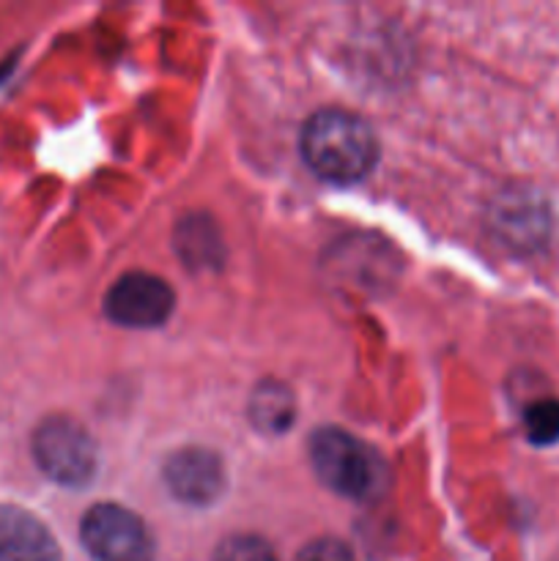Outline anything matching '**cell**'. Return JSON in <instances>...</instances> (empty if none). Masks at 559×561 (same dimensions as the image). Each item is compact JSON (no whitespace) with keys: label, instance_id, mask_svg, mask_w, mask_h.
<instances>
[{"label":"cell","instance_id":"6da1fadb","mask_svg":"<svg viewBox=\"0 0 559 561\" xmlns=\"http://www.w3.org/2000/svg\"><path fill=\"white\" fill-rule=\"evenodd\" d=\"M301 157L321 179L354 184L365 179L378 159V142L360 115L321 110L301 129Z\"/></svg>","mask_w":559,"mask_h":561},{"label":"cell","instance_id":"7a4b0ae2","mask_svg":"<svg viewBox=\"0 0 559 561\" xmlns=\"http://www.w3.org/2000/svg\"><path fill=\"white\" fill-rule=\"evenodd\" d=\"M316 474L327 488L349 499H376L387 488V469L378 453L340 427L316 431L310 442Z\"/></svg>","mask_w":559,"mask_h":561},{"label":"cell","instance_id":"3957f363","mask_svg":"<svg viewBox=\"0 0 559 561\" xmlns=\"http://www.w3.org/2000/svg\"><path fill=\"white\" fill-rule=\"evenodd\" d=\"M33 458L58 485L80 488L96 474V447L69 416H49L33 433Z\"/></svg>","mask_w":559,"mask_h":561},{"label":"cell","instance_id":"277c9868","mask_svg":"<svg viewBox=\"0 0 559 561\" xmlns=\"http://www.w3.org/2000/svg\"><path fill=\"white\" fill-rule=\"evenodd\" d=\"M80 537L96 561H153L151 531L118 504H96L88 510Z\"/></svg>","mask_w":559,"mask_h":561},{"label":"cell","instance_id":"5b68a950","mask_svg":"<svg viewBox=\"0 0 559 561\" xmlns=\"http://www.w3.org/2000/svg\"><path fill=\"white\" fill-rule=\"evenodd\" d=\"M175 296L164 279L146 272H132L110 288L104 310L115 323L129 329L162 327L170 318Z\"/></svg>","mask_w":559,"mask_h":561},{"label":"cell","instance_id":"8992f818","mask_svg":"<svg viewBox=\"0 0 559 561\" xmlns=\"http://www.w3.org/2000/svg\"><path fill=\"white\" fill-rule=\"evenodd\" d=\"M164 480H168V488L181 502L190 504L214 502L225 485L223 463H219L217 455L197 447L181 449L173 458H168Z\"/></svg>","mask_w":559,"mask_h":561},{"label":"cell","instance_id":"52a82bcc","mask_svg":"<svg viewBox=\"0 0 559 561\" xmlns=\"http://www.w3.org/2000/svg\"><path fill=\"white\" fill-rule=\"evenodd\" d=\"M0 561H60L53 535L20 507H0Z\"/></svg>","mask_w":559,"mask_h":561},{"label":"cell","instance_id":"ba28073f","mask_svg":"<svg viewBox=\"0 0 559 561\" xmlns=\"http://www.w3.org/2000/svg\"><path fill=\"white\" fill-rule=\"evenodd\" d=\"M252 425L263 433H283L294 422V398L283 383H261L252 394Z\"/></svg>","mask_w":559,"mask_h":561},{"label":"cell","instance_id":"9c48e42d","mask_svg":"<svg viewBox=\"0 0 559 561\" xmlns=\"http://www.w3.org/2000/svg\"><path fill=\"white\" fill-rule=\"evenodd\" d=\"M524 431L532 444L559 442V400H537L524 411Z\"/></svg>","mask_w":559,"mask_h":561},{"label":"cell","instance_id":"30bf717a","mask_svg":"<svg viewBox=\"0 0 559 561\" xmlns=\"http://www.w3.org/2000/svg\"><path fill=\"white\" fill-rule=\"evenodd\" d=\"M214 561H277V557H274L269 542H263L261 537L236 535L228 537V540L217 548Z\"/></svg>","mask_w":559,"mask_h":561},{"label":"cell","instance_id":"8fae6325","mask_svg":"<svg viewBox=\"0 0 559 561\" xmlns=\"http://www.w3.org/2000/svg\"><path fill=\"white\" fill-rule=\"evenodd\" d=\"M294 561H354V557L340 540H316L301 548V553Z\"/></svg>","mask_w":559,"mask_h":561}]
</instances>
